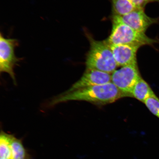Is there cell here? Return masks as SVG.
Masks as SVG:
<instances>
[{
  "label": "cell",
  "instance_id": "cell-1",
  "mask_svg": "<svg viewBox=\"0 0 159 159\" xmlns=\"http://www.w3.org/2000/svg\"><path fill=\"white\" fill-rule=\"evenodd\" d=\"M122 97V93L111 82L66 92L53 99L50 106L71 101H87L95 104L104 105L115 102Z\"/></svg>",
  "mask_w": 159,
  "mask_h": 159
},
{
  "label": "cell",
  "instance_id": "cell-2",
  "mask_svg": "<svg viewBox=\"0 0 159 159\" xmlns=\"http://www.w3.org/2000/svg\"><path fill=\"white\" fill-rule=\"evenodd\" d=\"M84 31L90 45L85 57L86 68L97 70L109 74L114 72L118 66L110 45L105 39L97 40L87 30Z\"/></svg>",
  "mask_w": 159,
  "mask_h": 159
},
{
  "label": "cell",
  "instance_id": "cell-3",
  "mask_svg": "<svg viewBox=\"0 0 159 159\" xmlns=\"http://www.w3.org/2000/svg\"><path fill=\"white\" fill-rule=\"evenodd\" d=\"M112 27L110 34L105 39L109 45H131L142 47L145 45L153 46L159 43L157 39L149 37L146 34L135 30L111 16Z\"/></svg>",
  "mask_w": 159,
  "mask_h": 159
},
{
  "label": "cell",
  "instance_id": "cell-4",
  "mask_svg": "<svg viewBox=\"0 0 159 159\" xmlns=\"http://www.w3.org/2000/svg\"><path fill=\"white\" fill-rule=\"evenodd\" d=\"M17 39L7 38L0 34V72L7 73L11 77L15 84H16L15 67L21 60L15 55L16 48L18 46Z\"/></svg>",
  "mask_w": 159,
  "mask_h": 159
},
{
  "label": "cell",
  "instance_id": "cell-5",
  "mask_svg": "<svg viewBox=\"0 0 159 159\" xmlns=\"http://www.w3.org/2000/svg\"><path fill=\"white\" fill-rule=\"evenodd\" d=\"M111 75V82L125 97H132L135 85L141 77L138 63L122 66Z\"/></svg>",
  "mask_w": 159,
  "mask_h": 159
},
{
  "label": "cell",
  "instance_id": "cell-6",
  "mask_svg": "<svg viewBox=\"0 0 159 159\" xmlns=\"http://www.w3.org/2000/svg\"><path fill=\"white\" fill-rule=\"evenodd\" d=\"M117 19L139 32L145 33L151 25L159 22V18L148 16L144 9H137L124 16L112 15Z\"/></svg>",
  "mask_w": 159,
  "mask_h": 159
},
{
  "label": "cell",
  "instance_id": "cell-7",
  "mask_svg": "<svg viewBox=\"0 0 159 159\" xmlns=\"http://www.w3.org/2000/svg\"><path fill=\"white\" fill-rule=\"evenodd\" d=\"M110 82L111 75L109 73L97 70L86 68L82 76L66 92L94 85L106 84Z\"/></svg>",
  "mask_w": 159,
  "mask_h": 159
},
{
  "label": "cell",
  "instance_id": "cell-8",
  "mask_svg": "<svg viewBox=\"0 0 159 159\" xmlns=\"http://www.w3.org/2000/svg\"><path fill=\"white\" fill-rule=\"evenodd\" d=\"M109 45L118 66L137 63V53L141 47L131 45Z\"/></svg>",
  "mask_w": 159,
  "mask_h": 159
},
{
  "label": "cell",
  "instance_id": "cell-9",
  "mask_svg": "<svg viewBox=\"0 0 159 159\" xmlns=\"http://www.w3.org/2000/svg\"><path fill=\"white\" fill-rule=\"evenodd\" d=\"M155 94L148 83L141 77L133 89L132 97L144 103L146 99Z\"/></svg>",
  "mask_w": 159,
  "mask_h": 159
},
{
  "label": "cell",
  "instance_id": "cell-10",
  "mask_svg": "<svg viewBox=\"0 0 159 159\" xmlns=\"http://www.w3.org/2000/svg\"><path fill=\"white\" fill-rule=\"evenodd\" d=\"M112 15L122 16L137 9L129 0H111Z\"/></svg>",
  "mask_w": 159,
  "mask_h": 159
},
{
  "label": "cell",
  "instance_id": "cell-11",
  "mask_svg": "<svg viewBox=\"0 0 159 159\" xmlns=\"http://www.w3.org/2000/svg\"><path fill=\"white\" fill-rule=\"evenodd\" d=\"M15 136L2 130L0 134V157L1 158L12 159L11 144Z\"/></svg>",
  "mask_w": 159,
  "mask_h": 159
},
{
  "label": "cell",
  "instance_id": "cell-12",
  "mask_svg": "<svg viewBox=\"0 0 159 159\" xmlns=\"http://www.w3.org/2000/svg\"><path fill=\"white\" fill-rule=\"evenodd\" d=\"M12 159H31L21 139L14 138L11 144Z\"/></svg>",
  "mask_w": 159,
  "mask_h": 159
},
{
  "label": "cell",
  "instance_id": "cell-13",
  "mask_svg": "<svg viewBox=\"0 0 159 159\" xmlns=\"http://www.w3.org/2000/svg\"><path fill=\"white\" fill-rule=\"evenodd\" d=\"M144 104L153 114L159 119V99L156 95L145 101Z\"/></svg>",
  "mask_w": 159,
  "mask_h": 159
},
{
  "label": "cell",
  "instance_id": "cell-14",
  "mask_svg": "<svg viewBox=\"0 0 159 159\" xmlns=\"http://www.w3.org/2000/svg\"><path fill=\"white\" fill-rule=\"evenodd\" d=\"M137 9H145L148 4L158 2L159 0H129Z\"/></svg>",
  "mask_w": 159,
  "mask_h": 159
},
{
  "label": "cell",
  "instance_id": "cell-15",
  "mask_svg": "<svg viewBox=\"0 0 159 159\" xmlns=\"http://www.w3.org/2000/svg\"><path fill=\"white\" fill-rule=\"evenodd\" d=\"M0 159H5V158H1Z\"/></svg>",
  "mask_w": 159,
  "mask_h": 159
}]
</instances>
